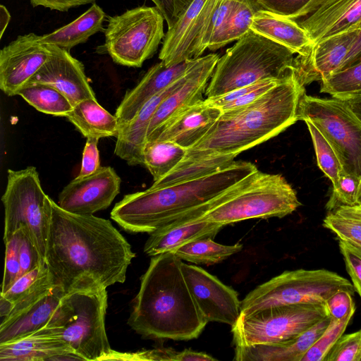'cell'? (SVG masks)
Masks as SVG:
<instances>
[{
	"instance_id": "60d3db41",
	"label": "cell",
	"mask_w": 361,
	"mask_h": 361,
	"mask_svg": "<svg viewBox=\"0 0 361 361\" xmlns=\"http://www.w3.org/2000/svg\"><path fill=\"white\" fill-rule=\"evenodd\" d=\"M360 178L341 171L338 182L333 187L332 193L327 202L328 212L334 211L341 206L357 205V194Z\"/></svg>"
},
{
	"instance_id": "f1b7e54d",
	"label": "cell",
	"mask_w": 361,
	"mask_h": 361,
	"mask_svg": "<svg viewBox=\"0 0 361 361\" xmlns=\"http://www.w3.org/2000/svg\"><path fill=\"white\" fill-rule=\"evenodd\" d=\"M54 287L46 262L21 275L6 292L0 294L12 304L11 312L1 323L16 317L37 302Z\"/></svg>"
},
{
	"instance_id": "4dcf8cb0",
	"label": "cell",
	"mask_w": 361,
	"mask_h": 361,
	"mask_svg": "<svg viewBox=\"0 0 361 361\" xmlns=\"http://www.w3.org/2000/svg\"><path fill=\"white\" fill-rule=\"evenodd\" d=\"M105 17L103 9L93 4L73 21L51 33L40 36V41L70 51L74 47L87 42L94 34L104 32Z\"/></svg>"
},
{
	"instance_id": "ffe728a7",
	"label": "cell",
	"mask_w": 361,
	"mask_h": 361,
	"mask_svg": "<svg viewBox=\"0 0 361 361\" xmlns=\"http://www.w3.org/2000/svg\"><path fill=\"white\" fill-rule=\"evenodd\" d=\"M221 113L204 99L169 119L147 137V142L170 141L188 149L207 135Z\"/></svg>"
},
{
	"instance_id": "2e32d148",
	"label": "cell",
	"mask_w": 361,
	"mask_h": 361,
	"mask_svg": "<svg viewBox=\"0 0 361 361\" xmlns=\"http://www.w3.org/2000/svg\"><path fill=\"white\" fill-rule=\"evenodd\" d=\"M121 180L111 166L72 180L59 195L58 205L78 214H93L108 208L120 192Z\"/></svg>"
},
{
	"instance_id": "6da1fadb",
	"label": "cell",
	"mask_w": 361,
	"mask_h": 361,
	"mask_svg": "<svg viewBox=\"0 0 361 361\" xmlns=\"http://www.w3.org/2000/svg\"><path fill=\"white\" fill-rule=\"evenodd\" d=\"M51 206L45 262L54 286L65 295L124 283L135 253L111 222Z\"/></svg>"
},
{
	"instance_id": "b9f144b4",
	"label": "cell",
	"mask_w": 361,
	"mask_h": 361,
	"mask_svg": "<svg viewBox=\"0 0 361 361\" xmlns=\"http://www.w3.org/2000/svg\"><path fill=\"white\" fill-rule=\"evenodd\" d=\"M22 235L21 228L17 230L5 243V263L1 293L6 292L20 276L19 246Z\"/></svg>"
},
{
	"instance_id": "7a4b0ae2",
	"label": "cell",
	"mask_w": 361,
	"mask_h": 361,
	"mask_svg": "<svg viewBox=\"0 0 361 361\" xmlns=\"http://www.w3.org/2000/svg\"><path fill=\"white\" fill-rule=\"evenodd\" d=\"M305 86L295 71L255 102L221 113L207 135L187 149L171 171L178 182L202 178L231 165L240 152L279 135L298 121Z\"/></svg>"
},
{
	"instance_id": "3957f363",
	"label": "cell",
	"mask_w": 361,
	"mask_h": 361,
	"mask_svg": "<svg viewBox=\"0 0 361 361\" xmlns=\"http://www.w3.org/2000/svg\"><path fill=\"white\" fill-rule=\"evenodd\" d=\"M182 262L172 252L152 257L128 320L143 337L189 341L207 324L188 286Z\"/></svg>"
},
{
	"instance_id": "484cf974",
	"label": "cell",
	"mask_w": 361,
	"mask_h": 361,
	"mask_svg": "<svg viewBox=\"0 0 361 361\" xmlns=\"http://www.w3.org/2000/svg\"><path fill=\"white\" fill-rule=\"evenodd\" d=\"M331 318L326 316L297 337L283 342L235 347L238 361H301L322 336Z\"/></svg>"
},
{
	"instance_id": "277c9868",
	"label": "cell",
	"mask_w": 361,
	"mask_h": 361,
	"mask_svg": "<svg viewBox=\"0 0 361 361\" xmlns=\"http://www.w3.org/2000/svg\"><path fill=\"white\" fill-rule=\"evenodd\" d=\"M257 170L251 162L235 161L202 178L128 194L115 204L111 219L128 232L150 234L216 199Z\"/></svg>"
},
{
	"instance_id": "bcb514c9",
	"label": "cell",
	"mask_w": 361,
	"mask_h": 361,
	"mask_svg": "<svg viewBox=\"0 0 361 361\" xmlns=\"http://www.w3.org/2000/svg\"><path fill=\"white\" fill-rule=\"evenodd\" d=\"M238 0H224L216 10L211 23L212 38L208 49H218V44L224 35L229 20Z\"/></svg>"
},
{
	"instance_id": "8d00e7d4",
	"label": "cell",
	"mask_w": 361,
	"mask_h": 361,
	"mask_svg": "<svg viewBox=\"0 0 361 361\" xmlns=\"http://www.w3.org/2000/svg\"><path fill=\"white\" fill-rule=\"evenodd\" d=\"M320 92L345 99L361 94V62L322 80Z\"/></svg>"
},
{
	"instance_id": "7bdbcfd3",
	"label": "cell",
	"mask_w": 361,
	"mask_h": 361,
	"mask_svg": "<svg viewBox=\"0 0 361 361\" xmlns=\"http://www.w3.org/2000/svg\"><path fill=\"white\" fill-rule=\"evenodd\" d=\"M324 361H361V329L341 336Z\"/></svg>"
},
{
	"instance_id": "9f6ffc18",
	"label": "cell",
	"mask_w": 361,
	"mask_h": 361,
	"mask_svg": "<svg viewBox=\"0 0 361 361\" xmlns=\"http://www.w3.org/2000/svg\"><path fill=\"white\" fill-rule=\"evenodd\" d=\"M343 100L361 121V94Z\"/></svg>"
},
{
	"instance_id": "91938a15",
	"label": "cell",
	"mask_w": 361,
	"mask_h": 361,
	"mask_svg": "<svg viewBox=\"0 0 361 361\" xmlns=\"http://www.w3.org/2000/svg\"><path fill=\"white\" fill-rule=\"evenodd\" d=\"M357 205L361 206V178H360L357 194Z\"/></svg>"
},
{
	"instance_id": "44dd1931",
	"label": "cell",
	"mask_w": 361,
	"mask_h": 361,
	"mask_svg": "<svg viewBox=\"0 0 361 361\" xmlns=\"http://www.w3.org/2000/svg\"><path fill=\"white\" fill-rule=\"evenodd\" d=\"M297 22L312 45L334 35L361 30V0H327Z\"/></svg>"
},
{
	"instance_id": "5bb4252c",
	"label": "cell",
	"mask_w": 361,
	"mask_h": 361,
	"mask_svg": "<svg viewBox=\"0 0 361 361\" xmlns=\"http://www.w3.org/2000/svg\"><path fill=\"white\" fill-rule=\"evenodd\" d=\"M181 267L188 286L207 321L234 325L241 314L238 293L202 267L183 262Z\"/></svg>"
},
{
	"instance_id": "52a82bcc",
	"label": "cell",
	"mask_w": 361,
	"mask_h": 361,
	"mask_svg": "<svg viewBox=\"0 0 361 361\" xmlns=\"http://www.w3.org/2000/svg\"><path fill=\"white\" fill-rule=\"evenodd\" d=\"M7 172V184L1 197L4 207V241L21 228L45 261L52 200L44 192L35 166L8 169Z\"/></svg>"
},
{
	"instance_id": "d590c367",
	"label": "cell",
	"mask_w": 361,
	"mask_h": 361,
	"mask_svg": "<svg viewBox=\"0 0 361 361\" xmlns=\"http://www.w3.org/2000/svg\"><path fill=\"white\" fill-rule=\"evenodd\" d=\"M283 78L260 80L221 96L207 98L204 101L208 104L219 108L221 112L238 109L257 100Z\"/></svg>"
},
{
	"instance_id": "7c38bea8",
	"label": "cell",
	"mask_w": 361,
	"mask_h": 361,
	"mask_svg": "<svg viewBox=\"0 0 361 361\" xmlns=\"http://www.w3.org/2000/svg\"><path fill=\"white\" fill-rule=\"evenodd\" d=\"M328 316L324 304H293L240 315L231 327L235 347L291 340Z\"/></svg>"
},
{
	"instance_id": "816d5d0a",
	"label": "cell",
	"mask_w": 361,
	"mask_h": 361,
	"mask_svg": "<svg viewBox=\"0 0 361 361\" xmlns=\"http://www.w3.org/2000/svg\"><path fill=\"white\" fill-rule=\"evenodd\" d=\"M161 13L166 21L168 29L171 27L192 0H160Z\"/></svg>"
},
{
	"instance_id": "4316f807",
	"label": "cell",
	"mask_w": 361,
	"mask_h": 361,
	"mask_svg": "<svg viewBox=\"0 0 361 361\" xmlns=\"http://www.w3.org/2000/svg\"><path fill=\"white\" fill-rule=\"evenodd\" d=\"M63 292L54 286L37 302L16 317L0 324V344L31 334L56 323L59 318Z\"/></svg>"
},
{
	"instance_id": "ee69618b",
	"label": "cell",
	"mask_w": 361,
	"mask_h": 361,
	"mask_svg": "<svg viewBox=\"0 0 361 361\" xmlns=\"http://www.w3.org/2000/svg\"><path fill=\"white\" fill-rule=\"evenodd\" d=\"M178 352L172 348H156L150 350L124 353L112 350L104 361H177Z\"/></svg>"
},
{
	"instance_id": "d6986e66",
	"label": "cell",
	"mask_w": 361,
	"mask_h": 361,
	"mask_svg": "<svg viewBox=\"0 0 361 361\" xmlns=\"http://www.w3.org/2000/svg\"><path fill=\"white\" fill-rule=\"evenodd\" d=\"M360 31L324 39L313 44L306 56H296L294 71L300 83L305 86L314 81H322L340 71Z\"/></svg>"
},
{
	"instance_id": "11a10c76",
	"label": "cell",
	"mask_w": 361,
	"mask_h": 361,
	"mask_svg": "<svg viewBox=\"0 0 361 361\" xmlns=\"http://www.w3.org/2000/svg\"><path fill=\"white\" fill-rule=\"evenodd\" d=\"M216 358L204 352L184 349L178 352L177 361H214Z\"/></svg>"
},
{
	"instance_id": "74e56055",
	"label": "cell",
	"mask_w": 361,
	"mask_h": 361,
	"mask_svg": "<svg viewBox=\"0 0 361 361\" xmlns=\"http://www.w3.org/2000/svg\"><path fill=\"white\" fill-rule=\"evenodd\" d=\"M262 8L256 0H238L218 44V49L231 42L238 41L250 32L254 15Z\"/></svg>"
},
{
	"instance_id": "4fadbf2b",
	"label": "cell",
	"mask_w": 361,
	"mask_h": 361,
	"mask_svg": "<svg viewBox=\"0 0 361 361\" xmlns=\"http://www.w3.org/2000/svg\"><path fill=\"white\" fill-rule=\"evenodd\" d=\"M224 0H192L165 34L159 58L166 66L201 57L208 49L211 23Z\"/></svg>"
},
{
	"instance_id": "83f0119b",
	"label": "cell",
	"mask_w": 361,
	"mask_h": 361,
	"mask_svg": "<svg viewBox=\"0 0 361 361\" xmlns=\"http://www.w3.org/2000/svg\"><path fill=\"white\" fill-rule=\"evenodd\" d=\"M250 30L291 50L298 56H306L312 42L296 20L264 8L253 16Z\"/></svg>"
},
{
	"instance_id": "30bf717a",
	"label": "cell",
	"mask_w": 361,
	"mask_h": 361,
	"mask_svg": "<svg viewBox=\"0 0 361 361\" xmlns=\"http://www.w3.org/2000/svg\"><path fill=\"white\" fill-rule=\"evenodd\" d=\"M298 118L317 128L335 150L344 172L361 178V121L343 99L305 93Z\"/></svg>"
},
{
	"instance_id": "f5cc1de1",
	"label": "cell",
	"mask_w": 361,
	"mask_h": 361,
	"mask_svg": "<svg viewBox=\"0 0 361 361\" xmlns=\"http://www.w3.org/2000/svg\"><path fill=\"white\" fill-rule=\"evenodd\" d=\"M97 0H30L33 7L42 6L58 11H67L71 8L94 2Z\"/></svg>"
},
{
	"instance_id": "5b68a950",
	"label": "cell",
	"mask_w": 361,
	"mask_h": 361,
	"mask_svg": "<svg viewBox=\"0 0 361 361\" xmlns=\"http://www.w3.org/2000/svg\"><path fill=\"white\" fill-rule=\"evenodd\" d=\"M295 53L252 30L219 57L207 87L215 97L266 79H282L294 71Z\"/></svg>"
},
{
	"instance_id": "f6af8a7d",
	"label": "cell",
	"mask_w": 361,
	"mask_h": 361,
	"mask_svg": "<svg viewBox=\"0 0 361 361\" xmlns=\"http://www.w3.org/2000/svg\"><path fill=\"white\" fill-rule=\"evenodd\" d=\"M339 240V249L355 290L361 298V247Z\"/></svg>"
},
{
	"instance_id": "836d02e7",
	"label": "cell",
	"mask_w": 361,
	"mask_h": 361,
	"mask_svg": "<svg viewBox=\"0 0 361 361\" xmlns=\"http://www.w3.org/2000/svg\"><path fill=\"white\" fill-rule=\"evenodd\" d=\"M243 245H226L218 243L212 238H205L185 244L172 253L182 260L195 264L212 265L219 263L241 251Z\"/></svg>"
},
{
	"instance_id": "db71d44e",
	"label": "cell",
	"mask_w": 361,
	"mask_h": 361,
	"mask_svg": "<svg viewBox=\"0 0 361 361\" xmlns=\"http://www.w3.org/2000/svg\"><path fill=\"white\" fill-rule=\"evenodd\" d=\"M361 62V30L355 38L345 61L342 65L341 69L344 70L352 66Z\"/></svg>"
},
{
	"instance_id": "f35d334b",
	"label": "cell",
	"mask_w": 361,
	"mask_h": 361,
	"mask_svg": "<svg viewBox=\"0 0 361 361\" xmlns=\"http://www.w3.org/2000/svg\"><path fill=\"white\" fill-rule=\"evenodd\" d=\"M305 123L312 137L318 166L330 179L334 187L336 185L343 170L338 157L332 146L317 128L310 121H305Z\"/></svg>"
},
{
	"instance_id": "cb8c5ba5",
	"label": "cell",
	"mask_w": 361,
	"mask_h": 361,
	"mask_svg": "<svg viewBox=\"0 0 361 361\" xmlns=\"http://www.w3.org/2000/svg\"><path fill=\"white\" fill-rule=\"evenodd\" d=\"M71 353L75 354L59 335L54 324L21 338L0 344L1 361L59 360L63 355Z\"/></svg>"
},
{
	"instance_id": "d4e9b609",
	"label": "cell",
	"mask_w": 361,
	"mask_h": 361,
	"mask_svg": "<svg viewBox=\"0 0 361 361\" xmlns=\"http://www.w3.org/2000/svg\"><path fill=\"white\" fill-rule=\"evenodd\" d=\"M180 78L151 98L127 124L119 128L114 154L128 165L144 166V150L152 116L162 100L178 85Z\"/></svg>"
},
{
	"instance_id": "7402d4cb",
	"label": "cell",
	"mask_w": 361,
	"mask_h": 361,
	"mask_svg": "<svg viewBox=\"0 0 361 361\" xmlns=\"http://www.w3.org/2000/svg\"><path fill=\"white\" fill-rule=\"evenodd\" d=\"M196 59L172 66H166L160 61L152 66L137 85L126 92L116 109L115 116L119 128L127 124L151 98L182 77Z\"/></svg>"
},
{
	"instance_id": "681fc988",
	"label": "cell",
	"mask_w": 361,
	"mask_h": 361,
	"mask_svg": "<svg viewBox=\"0 0 361 361\" xmlns=\"http://www.w3.org/2000/svg\"><path fill=\"white\" fill-rule=\"evenodd\" d=\"M21 231L22 235L19 246L20 276L46 262L41 257L37 248L29 236L22 228Z\"/></svg>"
},
{
	"instance_id": "e0dca14e",
	"label": "cell",
	"mask_w": 361,
	"mask_h": 361,
	"mask_svg": "<svg viewBox=\"0 0 361 361\" xmlns=\"http://www.w3.org/2000/svg\"><path fill=\"white\" fill-rule=\"evenodd\" d=\"M219 59V54H209L196 59L180 78L178 85L158 106L151 120L147 137L171 118L204 100L203 94Z\"/></svg>"
},
{
	"instance_id": "ac0fdd59",
	"label": "cell",
	"mask_w": 361,
	"mask_h": 361,
	"mask_svg": "<svg viewBox=\"0 0 361 361\" xmlns=\"http://www.w3.org/2000/svg\"><path fill=\"white\" fill-rule=\"evenodd\" d=\"M51 55L30 82L45 83L65 94L73 106L78 102L96 98L85 73L83 64L69 51L49 45Z\"/></svg>"
},
{
	"instance_id": "1f68e13d",
	"label": "cell",
	"mask_w": 361,
	"mask_h": 361,
	"mask_svg": "<svg viewBox=\"0 0 361 361\" xmlns=\"http://www.w3.org/2000/svg\"><path fill=\"white\" fill-rule=\"evenodd\" d=\"M187 149L170 141L147 142L144 166L156 182L169 174L184 158Z\"/></svg>"
},
{
	"instance_id": "f546056e",
	"label": "cell",
	"mask_w": 361,
	"mask_h": 361,
	"mask_svg": "<svg viewBox=\"0 0 361 361\" xmlns=\"http://www.w3.org/2000/svg\"><path fill=\"white\" fill-rule=\"evenodd\" d=\"M66 118L86 138L117 137L119 125L115 115L102 107L96 98H87L75 104Z\"/></svg>"
},
{
	"instance_id": "e575fe53",
	"label": "cell",
	"mask_w": 361,
	"mask_h": 361,
	"mask_svg": "<svg viewBox=\"0 0 361 361\" xmlns=\"http://www.w3.org/2000/svg\"><path fill=\"white\" fill-rule=\"evenodd\" d=\"M323 226L338 240L361 247V206H341L329 212Z\"/></svg>"
},
{
	"instance_id": "ab89813d",
	"label": "cell",
	"mask_w": 361,
	"mask_h": 361,
	"mask_svg": "<svg viewBox=\"0 0 361 361\" xmlns=\"http://www.w3.org/2000/svg\"><path fill=\"white\" fill-rule=\"evenodd\" d=\"M355 312V307L340 320L331 319L327 328L308 350L301 361H324L331 348L343 335Z\"/></svg>"
},
{
	"instance_id": "8992f818",
	"label": "cell",
	"mask_w": 361,
	"mask_h": 361,
	"mask_svg": "<svg viewBox=\"0 0 361 361\" xmlns=\"http://www.w3.org/2000/svg\"><path fill=\"white\" fill-rule=\"evenodd\" d=\"M106 288L63 295L56 325L59 334L81 360L104 361L111 348L105 328Z\"/></svg>"
},
{
	"instance_id": "8fae6325",
	"label": "cell",
	"mask_w": 361,
	"mask_h": 361,
	"mask_svg": "<svg viewBox=\"0 0 361 361\" xmlns=\"http://www.w3.org/2000/svg\"><path fill=\"white\" fill-rule=\"evenodd\" d=\"M300 205L295 190L283 176L259 171L247 188L201 218L225 226L250 219L283 218Z\"/></svg>"
},
{
	"instance_id": "9a60e30c",
	"label": "cell",
	"mask_w": 361,
	"mask_h": 361,
	"mask_svg": "<svg viewBox=\"0 0 361 361\" xmlns=\"http://www.w3.org/2000/svg\"><path fill=\"white\" fill-rule=\"evenodd\" d=\"M50 55L49 45L39 35H19L0 51V89L8 96L18 95Z\"/></svg>"
},
{
	"instance_id": "94428289",
	"label": "cell",
	"mask_w": 361,
	"mask_h": 361,
	"mask_svg": "<svg viewBox=\"0 0 361 361\" xmlns=\"http://www.w3.org/2000/svg\"><path fill=\"white\" fill-rule=\"evenodd\" d=\"M150 1H152L154 4L155 6H157L161 12L162 6H161V1L160 0H150Z\"/></svg>"
},
{
	"instance_id": "f907efd6",
	"label": "cell",
	"mask_w": 361,
	"mask_h": 361,
	"mask_svg": "<svg viewBox=\"0 0 361 361\" xmlns=\"http://www.w3.org/2000/svg\"><path fill=\"white\" fill-rule=\"evenodd\" d=\"M96 138H87L82 152V164L78 177H83L93 173L101 166L99 153Z\"/></svg>"
},
{
	"instance_id": "6f0895ef",
	"label": "cell",
	"mask_w": 361,
	"mask_h": 361,
	"mask_svg": "<svg viewBox=\"0 0 361 361\" xmlns=\"http://www.w3.org/2000/svg\"><path fill=\"white\" fill-rule=\"evenodd\" d=\"M11 20V15L7 8L4 6H0V22H1V38L2 37L4 32L7 27Z\"/></svg>"
},
{
	"instance_id": "d6a6232c",
	"label": "cell",
	"mask_w": 361,
	"mask_h": 361,
	"mask_svg": "<svg viewBox=\"0 0 361 361\" xmlns=\"http://www.w3.org/2000/svg\"><path fill=\"white\" fill-rule=\"evenodd\" d=\"M18 95L37 111L54 116L66 117L73 106L65 94L45 83H28Z\"/></svg>"
},
{
	"instance_id": "7dc6e473",
	"label": "cell",
	"mask_w": 361,
	"mask_h": 361,
	"mask_svg": "<svg viewBox=\"0 0 361 361\" xmlns=\"http://www.w3.org/2000/svg\"><path fill=\"white\" fill-rule=\"evenodd\" d=\"M262 8L297 20L302 10L312 0H256Z\"/></svg>"
},
{
	"instance_id": "603a6c76",
	"label": "cell",
	"mask_w": 361,
	"mask_h": 361,
	"mask_svg": "<svg viewBox=\"0 0 361 361\" xmlns=\"http://www.w3.org/2000/svg\"><path fill=\"white\" fill-rule=\"evenodd\" d=\"M224 226L219 223L185 214L151 233L145 244L144 252L153 257L173 252L197 240L205 238L214 239Z\"/></svg>"
},
{
	"instance_id": "9c48e42d",
	"label": "cell",
	"mask_w": 361,
	"mask_h": 361,
	"mask_svg": "<svg viewBox=\"0 0 361 361\" xmlns=\"http://www.w3.org/2000/svg\"><path fill=\"white\" fill-rule=\"evenodd\" d=\"M164 17L157 6H138L109 16L104 51L120 65L140 68L157 51L165 34Z\"/></svg>"
},
{
	"instance_id": "c3c4849f",
	"label": "cell",
	"mask_w": 361,
	"mask_h": 361,
	"mask_svg": "<svg viewBox=\"0 0 361 361\" xmlns=\"http://www.w3.org/2000/svg\"><path fill=\"white\" fill-rule=\"evenodd\" d=\"M353 294L347 290H339L325 301L326 310L331 319L340 320L355 307Z\"/></svg>"
},
{
	"instance_id": "ba28073f",
	"label": "cell",
	"mask_w": 361,
	"mask_h": 361,
	"mask_svg": "<svg viewBox=\"0 0 361 361\" xmlns=\"http://www.w3.org/2000/svg\"><path fill=\"white\" fill-rule=\"evenodd\" d=\"M339 290L355 293L353 283L325 269L285 271L257 286L241 301V314L282 305L324 304Z\"/></svg>"
},
{
	"instance_id": "680465c9",
	"label": "cell",
	"mask_w": 361,
	"mask_h": 361,
	"mask_svg": "<svg viewBox=\"0 0 361 361\" xmlns=\"http://www.w3.org/2000/svg\"><path fill=\"white\" fill-rule=\"evenodd\" d=\"M327 0H312L300 13L298 20H300L312 12H314L318 7L322 5Z\"/></svg>"
}]
</instances>
